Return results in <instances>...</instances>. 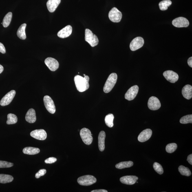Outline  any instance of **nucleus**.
Segmentation results:
<instances>
[{
  "label": "nucleus",
  "instance_id": "obj_1",
  "mask_svg": "<svg viewBox=\"0 0 192 192\" xmlns=\"http://www.w3.org/2000/svg\"><path fill=\"white\" fill-rule=\"evenodd\" d=\"M89 77L85 76L84 77L79 75L74 77V81L77 90L80 92H83L88 89L89 87Z\"/></svg>",
  "mask_w": 192,
  "mask_h": 192
},
{
  "label": "nucleus",
  "instance_id": "obj_2",
  "mask_svg": "<svg viewBox=\"0 0 192 192\" xmlns=\"http://www.w3.org/2000/svg\"><path fill=\"white\" fill-rule=\"evenodd\" d=\"M117 79L118 76L115 73H112L110 75L104 87V93H109L112 90L116 83Z\"/></svg>",
  "mask_w": 192,
  "mask_h": 192
},
{
  "label": "nucleus",
  "instance_id": "obj_3",
  "mask_svg": "<svg viewBox=\"0 0 192 192\" xmlns=\"http://www.w3.org/2000/svg\"><path fill=\"white\" fill-rule=\"evenodd\" d=\"M85 40L91 47H94L98 45L99 40L97 36L89 29L85 30Z\"/></svg>",
  "mask_w": 192,
  "mask_h": 192
},
{
  "label": "nucleus",
  "instance_id": "obj_4",
  "mask_svg": "<svg viewBox=\"0 0 192 192\" xmlns=\"http://www.w3.org/2000/svg\"><path fill=\"white\" fill-rule=\"evenodd\" d=\"M80 135L82 141L85 144L89 145L92 143L93 138L89 129L86 128H83L80 131Z\"/></svg>",
  "mask_w": 192,
  "mask_h": 192
},
{
  "label": "nucleus",
  "instance_id": "obj_5",
  "mask_svg": "<svg viewBox=\"0 0 192 192\" xmlns=\"http://www.w3.org/2000/svg\"><path fill=\"white\" fill-rule=\"evenodd\" d=\"M96 179L91 175H86L80 177L77 179L78 183L82 186H89L96 182Z\"/></svg>",
  "mask_w": 192,
  "mask_h": 192
},
{
  "label": "nucleus",
  "instance_id": "obj_6",
  "mask_svg": "<svg viewBox=\"0 0 192 192\" xmlns=\"http://www.w3.org/2000/svg\"><path fill=\"white\" fill-rule=\"evenodd\" d=\"M109 18L113 22H120L122 19V13L118 9L114 7L109 12Z\"/></svg>",
  "mask_w": 192,
  "mask_h": 192
},
{
  "label": "nucleus",
  "instance_id": "obj_7",
  "mask_svg": "<svg viewBox=\"0 0 192 192\" xmlns=\"http://www.w3.org/2000/svg\"><path fill=\"white\" fill-rule=\"evenodd\" d=\"M43 102L47 110L51 114H54L56 112V107L52 98L50 96H46L44 97Z\"/></svg>",
  "mask_w": 192,
  "mask_h": 192
},
{
  "label": "nucleus",
  "instance_id": "obj_8",
  "mask_svg": "<svg viewBox=\"0 0 192 192\" xmlns=\"http://www.w3.org/2000/svg\"><path fill=\"white\" fill-rule=\"evenodd\" d=\"M144 44L143 38L141 37L135 38L130 44L129 47L131 50L135 51L138 50L143 46Z\"/></svg>",
  "mask_w": 192,
  "mask_h": 192
},
{
  "label": "nucleus",
  "instance_id": "obj_9",
  "mask_svg": "<svg viewBox=\"0 0 192 192\" xmlns=\"http://www.w3.org/2000/svg\"><path fill=\"white\" fill-rule=\"evenodd\" d=\"M15 94L16 91L14 90H12L7 93L1 99L0 105L1 106L9 105L13 99Z\"/></svg>",
  "mask_w": 192,
  "mask_h": 192
},
{
  "label": "nucleus",
  "instance_id": "obj_10",
  "mask_svg": "<svg viewBox=\"0 0 192 192\" xmlns=\"http://www.w3.org/2000/svg\"><path fill=\"white\" fill-rule=\"evenodd\" d=\"M174 26L177 27H187L189 25V21L186 18L180 17L175 18L172 22Z\"/></svg>",
  "mask_w": 192,
  "mask_h": 192
},
{
  "label": "nucleus",
  "instance_id": "obj_11",
  "mask_svg": "<svg viewBox=\"0 0 192 192\" xmlns=\"http://www.w3.org/2000/svg\"><path fill=\"white\" fill-rule=\"evenodd\" d=\"M139 87L138 85L133 86L130 88L125 94V99L131 101L134 99L138 94Z\"/></svg>",
  "mask_w": 192,
  "mask_h": 192
},
{
  "label": "nucleus",
  "instance_id": "obj_12",
  "mask_svg": "<svg viewBox=\"0 0 192 192\" xmlns=\"http://www.w3.org/2000/svg\"><path fill=\"white\" fill-rule=\"evenodd\" d=\"M148 106L151 110H156L160 107L161 104L158 98L153 96L149 99L148 102Z\"/></svg>",
  "mask_w": 192,
  "mask_h": 192
},
{
  "label": "nucleus",
  "instance_id": "obj_13",
  "mask_svg": "<svg viewBox=\"0 0 192 192\" xmlns=\"http://www.w3.org/2000/svg\"><path fill=\"white\" fill-rule=\"evenodd\" d=\"M45 63L51 71H56L59 68V63L57 60L54 58L51 57L47 58L45 60Z\"/></svg>",
  "mask_w": 192,
  "mask_h": 192
},
{
  "label": "nucleus",
  "instance_id": "obj_14",
  "mask_svg": "<svg viewBox=\"0 0 192 192\" xmlns=\"http://www.w3.org/2000/svg\"><path fill=\"white\" fill-rule=\"evenodd\" d=\"M30 135L32 138L39 140H44L47 137L46 132L43 129L35 130L30 133Z\"/></svg>",
  "mask_w": 192,
  "mask_h": 192
},
{
  "label": "nucleus",
  "instance_id": "obj_15",
  "mask_svg": "<svg viewBox=\"0 0 192 192\" xmlns=\"http://www.w3.org/2000/svg\"><path fill=\"white\" fill-rule=\"evenodd\" d=\"M163 75L168 81L171 83H175L179 79L178 74L173 71H166L163 73Z\"/></svg>",
  "mask_w": 192,
  "mask_h": 192
},
{
  "label": "nucleus",
  "instance_id": "obj_16",
  "mask_svg": "<svg viewBox=\"0 0 192 192\" xmlns=\"http://www.w3.org/2000/svg\"><path fill=\"white\" fill-rule=\"evenodd\" d=\"M152 132L150 129H146L142 131L139 135L138 140L141 142L146 141L151 138Z\"/></svg>",
  "mask_w": 192,
  "mask_h": 192
},
{
  "label": "nucleus",
  "instance_id": "obj_17",
  "mask_svg": "<svg viewBox=\"0 0 192 192\" xmlns=\"http://www.w3.org/2000/svg\"><path fill=\"white\" fill-rule=\"evenodd\" d=\"M72 28L70 25L67 26L58 32V37L61 38H65L69 37L72 34Z\"/></svg>",
  "mask_w": 192,
  "mask_h": 192
},
{
  "label": "nucleus",
  "instance_id": "obj_18",
  "mask_svg": "<svg viewBox=\"0 0 192 192\" xmlns=\"http://www.w3.org/2000/svg\"><path fill=\"white\" fill-rule=\"evenodd\" d=\"M138 180V177L135 176H125L120 179V182L122 184L128 185H132L135 184Z\"/></svg>",
  "mask_w": 192,
  "mask_h": 192
},
{
  "label": "nucleus",
  "instance_id": "obj_19",
  "mask_svg": "<svg viewBox=\"0 0 192 192\" xmlns=\"http://www.w3.org/2000/svg\"><path fill=\"white\" fill-rule=\"evenodd\" d=\"M61 1V0H48L46 5L49 11L51 13L54 12Z\"/></svg>",
  "mask_w": 192,
  "mask_h": 192
},
{
  "label": "nucleus",
  "instance_id": "obj_20",
  "mask_svg": "<svg viewBox=\"0 0 192 192\" xmlns=\"http://www.w3.org/2000/svg\"><path fill=\"white\" fill-rule=\"evenodd\" d=\"M25 120L29 123H34L36 121V117L34 109H30L29 110L26 115Z\"/></svg>",
  "mask_w": 192,
  "mask_h": 192
},
{
  "label": "nucleus",
  "instance_id": "obj_21",
  "mask_svg": "<svg viewBox=\"0 0 192 192\" xmlns=\"http://www.w3.org/2000/svg\"><path fill=\"white\" fill-rule=\"evenodd\" d=\"M106 134L105 132L102 131L100 132L98 136V147L100 151H103L105 149V140Z\"/></svg>",
  "mask_w": 192,
  "mask_h": 192
},
{
  "label": "nucleus",
  "instance_id": "obj_22",
  "mask_svg": "<svg viewBox=\"0 0 192 192\" xmlns=\"http://www.w3.org/2000/svg\"><path fill=\"white\" fill-rule=\"evenodd\" d=\"M182 94L186 99H191L192 97V86L188 85L185 86L182 90Z\"/></svg>",
  "mask_w": 192,
  "mask_h": 192
},
{
  "label": "nucleus",
  "instance_id": "obj_23",
  "mask_svg": "<svg viewBox=\"0 0 192 192\" xmlns=\"http://www.w3.org/2000/svg\"><path fill=\"white\" fill-rule=\"evenodd\" d=\"M26 26V24H23L20 26L17 32V35L20 39L24 40L26 38L25 30Z\"/></svg>",
  "mask_w": 192,
  "mask_h": 192
},
{
  "label": "nucleus",
  "instance_id": "obj_24",
  "mask_svg": "<svg viewBox=\"0 0 192 192\" xmlns=\"http://www.w3.org/2000/svg\"><path fill=\"white\" fill-rule=\"evenodd\" d=\"M40 152V150L37 148L26 147L23 150V152L25 154L35 155L37 154Z\"/></svg>",
  "mask_w": 192,
  "mask_h": 192
},
{
  "label": "nucleus",
  "instance_id": "obj_25",
  "mask_svg": "<svg viewBox=\"0 0 192 192\" xmlns=\"http://www.w3.org/2000/svg\"><path fill=\"white\" fill-rule=\"evenodd\" d=\"M13 180V177L11 175L0 174V183H1L5 184L7 183L10 182H12Z\"/></svg>",
  "mask_w": 192,
  "mask_h": 192
},
{
  "label": "nucleus",
  "instance_id": "obj_26",
  "mask_svg": "<svg viewBox=\"0 0 192 192\" xmlns=\"http://www.w3.org/2000/svg\"><path fill=\"white\" fill-rule=\"evenodd\" d=\"M12 13L9 12L4 18L2 24L4 27H8L10 25L12 18Z\"/></svg>",
  "mask_w": 192,
  "mask_h": 192
},
{
  "label": "nucleus",
  "instance_id": "obj_27",
  "mask_svg": "<svg viewBox=\"0 0 192 192\" xmlns=\"http://www.w3.org/2000/svg\"><path fill=\"white\" fill-rule=\"evenodd\" d=\"M133 165V162L129 161L120 162V163L116 164L115 166L117 169H122L125 168L131 167Z\"/></svg>",
  "mask_w": 192,
  "mask_h": 192
},
{
  "label": "nucleus",
  "instance_id": "obj_28",
  "mask_svg": "<svg viewBox=\"0 0 192 192\" xmlns=\"http://www.w3.org/2000/svg\"><path fill=\"white\" fill-rule=\"evenodd\" d=\"M114 117L113 114H110L106 116L105 118V121L106 125L109 127L111 128L114 126L113 121H114Z\"/></svg>",
  "mask_w": 192,
  "mask_h": 192
},
{
  "label": "nucleus",
  "instance_id": "obj_29",
  "mask_svg": "<svg viewBox=\"0 0 192 192\" xmlns=\"http://www.w3.org/2000/svg\"><path fill=\"white\" fill-rule=\"evenodd\" d=\"M178 170L181 174L184 176L189 177L191 174V171L188 168L183 166H179Z\"/></svg>",
  "mask_w": 192,
  "mask_h": 192
},
{
  "label": "nucleus",
  "instance_id": "obj_30",
  "mask_svg": "<svg viewBox=\"0 0 192 192\" xmlns=\"http://www.w3.org/2000/svg\"><path fill=\"white\" fill-rule=\"evenodd\" d=\"M172 2L170 0H163L159 3V5L160 10L164 11L167 10L168 7L171 4Z\"/></svg>",
  "mask_w": 192,
  "mask_h": 192
},
{
  "label": "nucleus",
  "instance_id": "obj_31",
  "mask_svg": "<svg viewBox=\"0 0 192 192\" xmlns=\"http://www.w3.org/2000/svg\"><path fill=\"white\" fill-rule=\"evenodd\" d=\"M8 120L7 121V124L8 125H11L17 123L18 118L16 115L13 114H9L7 116Z\"/></svg>",
  "mask_w": 192,
  "mask_h": 192
},
{
  "label": "nucleus",
  "instance_id": "obj_32",
  "mask_svg": "<svg viewBox=\"0 0 192 192\" xmlns=\"http://www.w3.org/2000/svg\"><path fill=\"white\" fill-rule=\"evenodd\" d=\"M180 122L181 124H192V115L191 114L187 115L182 117L180 119Z\"/></svg>",
  "mask_w": 192,
  "mask_h": 192
},
{
  "label": "nucleus",
  "instance_id": "obj_33",
  "mask_svg": "<svg viewBox=\"0 0 192 192\" xmlns=\"http://www.w3.org/2000/svg\"><path fill=\"white\" fill-rule=\"evenodd\" d=\"M177 148V145L175 143L168 144L166 147V151L168 153H171L176 151Z\"/></svg>",
  "mask_w": 192,
  "mask_h": 192
},
{
  "label": "nucleus",
  "instance_id": "obj_34",
  "mask_svg": "<svg viewBox=\"0 0 192 192\" xmlns=\"http://www.w3.org/2000/svg\"><path fill=\"white\" fill-rule=\"evenodd\" d=\"M153 167L155 171L159 174L161 175L163 174L164 171L163 168L160 164L157 162H155L153 164Z\"/></svg>",
  "mask_w": 192,
  "mask_h": 192
},
{
  "label": "nucleus",
  "instance_id": "obj_35",
  "mask_svg": "<svg viewBox=\"0 0 192 192\" xmlns=\"http://www.w3.org/2000/svg\"><path fill=\"white\" fill-rule=\"evenodd\" d=\"M13 165L12 163L0 160V168H10L12 167Z\"/></svg>",
  "mask_w": 192,
  "mask_h": 192
},
{
  "label": "nucleus",
  "instance_id": "obj_36",
  "mask_svg": "<svg viewBox=\"0 0 192 192\" xmlns=\"http://www.w3.org/2000/svg\"><path fill=\"white\" fill-rule=\"evenodd\" d=\"M46 173V170L45 169H42L40 170L38 173L36 174L35 178L38 179L41 176H43Z\"/></svg>",
  "mask_w": 192,
  "mask_h": 192
},
{
  "label": "nucleus",
  "instance_id": "obj_37",
  "mask_svg": "<svg viewBox=\"0 0 192 192\" xmlns=\"http://www.w3.org/2000/svg\"><path fill=\"white\" fill-rule=\"evenodd\" d=\"M57 160V159L54 157H50L46 160L45 162L47 164H52L56 162Z\"/></svg>",
  "mask_w": 192,
  "mask_h": 192
},
{
  "label": "nucleus",
  "instance_id": "obj_38",
  "mask_svg": "<svg viewBox=\"0 0 192 192\" xmlns=\"http://www.w3.org/2000/svg\"><path fill=\"white\" fill-rule=\"evenodd\" d=\"M0 52L3 54H4L6 52V50L4 46L1 43H0Z\"/></svg>",
  "mask_w": 192,
  "mask_h": 192
},
{
  "label": "nucleus",
  "instance_id": "obj_39",
  "mask_svg": "<svg viewBox=\"0 0 192 192\" xmlns=\"http://www.w3.org/2000/svg\"><path fill=\"white\" fill-rule=\"evenodd\" d=\"M188 162H189V163L192 165V154H190L188 157L187 160Z\"/></svg>",
  "mask_w": 192,
  "mask_h": 192
},
{
  "label": "nucleus",
  "instance_id": "obj_40",
  "mask_svg": "<svg viewBox=\"0 0 192 192\" xmlns=\"http://www.w3.org/2000/svg\"><path fill=\"white\" fill-rule=\"evenodd\" d=\"M188 63L190 67H192V57H190L188 60Z\"/></svg>",
  "mask_w": 192,
  "mask_h": 192
},
{
  "label": "nucleus",
  "instance_id": "obj_41",
  "mask_svg": "<svg viewBox=\"0 0 192 192\" xmlns=\"http://www.w3.org/2000/svg\"><path fill=\"white\" fill-rule=\"evenodd\" d=\"M108 191L104 189H99L96 190H93L91 191V192H107Z\"/></svg>",
  "mask_w": 192,
  "mask_h": 192
},
{
  "label": "nucleus",
  "instance_id": "obj_42",
  "mask_svg": "<svg viewBox=\"0 0 192 192\" xmlns=\"http://www.w3.org/2000/svg\"><path fill=\"white\" fill-rule=\"evenodd\" d=\"M4 70V68L2 65H0V74H1L3 72Z\"/></svg>",
  "mask_w": 192,
  "mask_h": 192
},
{
  "label": "nucleus",
  "instance_id": "obj_43",
  "mask_svg": "<svg viewBox=\"0 0 192 192\" xmlns=\"http://www.w3.org/2000/svg\"><path fill=\"white\" fill-rule=\"evenodd\" d=\"M85 75H86L85 74H84V76H85Z\"/></svg>",
  "mask_w": 192,
  "mask_h": 192
}]
</instances>
